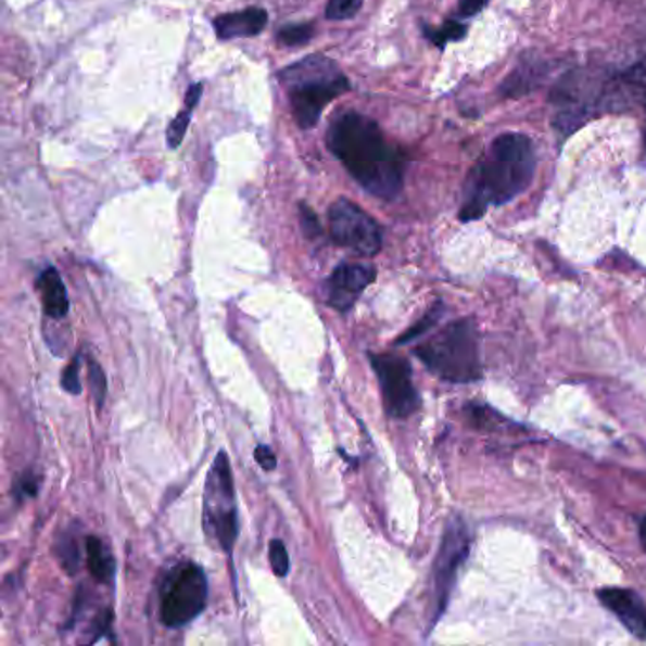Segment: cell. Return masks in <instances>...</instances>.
Masks as SVG:
<instances>
[{
  "mask_svg": "<svg viewBox=\"0 0 646 646\" xmlns=\"http://www.w3.org/2000/svg\"><path fill=\"white\" fill-rule=\"evenodd\" d=\"M468 550H470V533H468L467 523L461 518H452L444 531L439 557L434 563V601H436L434 620H439L440 615L446 609L447 599L457 579V571L465 563Z\"/></svg>",
  "mask_w": 646,
  "mask_h": 646,
  "instance_id": "9",
  "label": "cell"
},
{
  "mask_svg": "<svg viewBox=\"0 0 646 646\" xmlns=\"http://www.w3.org/2000/svg\"><path fill=\"white\" fill-rule=\"evenodd\" d=\"M203 523L208 536L226 554H231L238 539V508L231 474L230 459L220 452L208 470L203 503Z\"/></svg>",
  "mask_w": 646,
  "mask_h": 646,
  "instance_id": "5",
  "label": "cell"
},
{
  "mask_svg": "<svg viewBox=\"0 0 646 646\" xmlns=\"http://www.w3.org/2000/svg\"><path fill=\"white\" fill-rule=\"evenodd\" d=\"M330 233L338 245L363 256H373L383 245V231L379 224L350 200H338L328 211Z\"/></svg>",
  "mask_w": 646,
  "mask_h": 646,
  "instance_id": "7",
  "label": "cell"
},
{
  "mask_svg": "<svg viewBox=\"0 0 646 646\" xmlns=\"http://www.w3.org/2000/svg\"><path fill=\"white\" fill-rule=\"evenodd\" d=\"M300 218H302V230L307 238H317L320 236L319 218L315 216L312 208L307 205H300Z\"/></svg>",
  "mask_w": 646,
  "mask_h": 646,
  "instance_id": "26",
  "label": "cell"
},
{
  "mask_svg": "<svg viewBox=\"0 0 646 646\" xmlns=\"http://www.w3.org/2000/svg\"><path fill=\"white\" fill-rule=\"evenodd\" d=\"M376 279V269L366 264H342L325 282L328 305L347 312Z\"/></svg>",
  "mask_w": 646,
  "mask_h": 646,
  "instance_id": "10",
  "label": "cell"
},
{
  "mask_svg": "<svg viewBox=\"0 0 646 646\" xmlns=\"http://www.w3.org/2000/svg\"><path fill=\"white\" fill-rule=\"evenodd\" d=\"M622 84H624V90L628 91V96H632L633 99H639V101L646 103V60L641 61L637 67H633L622 78Z\"/></svg>",
  "mask_w": 646,
  "mask_h": 646,
  "instance_id": "16",
  "label": "cell"
},
{
  "mask_svg": "<svg viewBox=\"0 0 646 646\" xmlns=\"http://www.w3.org/2000/svg\"><path fill=\"white\" fill-rule=\"evenodd\" d=\"M88 370H90V383L91 389H93V396H96L97 408H101L104 396H106V376H104L103 368L91 358L90 363H88Z\"/></svg>",
  "mask_w": 646,
  "mask_h": 646,
  "instance_id": "22",
  "label": "cell"
},
{
  "mask_svg": "<svg viewBox=\"0 0 646 646\" xmlns=\"http://www.w3.org/2000/svg\"><path fill=\"white\" fill-rule=\"evenodd\" d=\"M86 552H88V567H90L91 577L101 584L111 582L114 577V559L106 552L103 543L97 536H90L86 541Z\"/></svg>",
  "mask_w": 646,
  "mask_h": 646,
  "instance_id": "14",
  "label": "cell"
},
{
  "mask_svg": "<svg viewBox=\"0 0 646 646\" xmlns=\"http://www.w3.org/2000/svg\"><path fill=\"white\" fill-rule=\"evenodd\" d=\"M639 535H641V543H643V548H645V550H646V518H645V520L641 521Z\"/></svg>",
  "mask_w": 646,
  "mask_h": 646,
  "instance_id": "30",
  "label": "cell"
},
{
  "mask_svg": "<svg viewBox=\"0 0 646 646\" xmlns=\"http://www.w3.org/2000/svg\"><path fill=\"white\" fill-rule=\"evenodd\" d=\"M207 577L195 563H180L165 577L160 590V617L167 628H182L207 605Z\"/></svg>",
  "mask_w": 646,
  "mask_h": 646,
  "instance_id": "6",
  "label": "cell"
},
{
  "mask_svg": "<svg viewBox=\"0 0 646 646\" xmlns=\"http://www.w3.org/2000/svg\"><path fill=\"white\" fill-rule=\"evenodd\" d=\"M61 385L71 394L83 393V385H80V358L76 357L71 365L65 368Z\"/></svg>",
  "mask_w": 646,
  "mask_h": 646,
  "instance_id": "25",
  "label": "cell"
},
{
  "mask_svg": "<svg viewBox=\"0 0 646 646\" xmlns=\"http://www.w3.org/2000/svg\"><path fill=\"white\" fill-rule=\"evenodd\" d=\"M371 368L378 376L381 398L387 414L404 419L419 408V393L411 378V366L398 355H370Z\"/></svg>",
  "mask_w": 646,
  "mask_h": 646,
  "instance_id": "8",
  "label": "cell"
},
{
  "mask_svg": "<svg viewBox=\"0 0 646 646\" xmlns=\"http://www.w3.org/2000/svg\"><path fill=\"white\" fill-rule=\"evenodd\" d=\"M60 559L61 565L71 574L78 569L80 556H78V546H76L75 539H63V541H60Z\"/></svg>",
  "mask_w": 646,
  "mask_h": 646,
  "instance_id": "23",
  "label": "cell"
},
{
  "mask_svg": "<svg viewBox=\"0 0 646 646\" xmlns=\"http://www.w3.org/2000/svg\"><path fill=\"white\" fill-rule=\"evenodd\" d=\"M38 487H40V478L33 474V472L29 470V472H25V474L20 476V478L15 480L14 497H35V495L38 493Z\"/></svg>",
  "mask_w": 646,
  "mask_h": 646,
  "instance_id": "24",
  "label": "cell"
},
{
  "mask_svg": "<svg viewBox=\"0 0 646 646\" xmlns=\"http://www.w3.org/2000/svg\"><path fill=\"white\" fill-rule=\"evenodd\" d=\"M192 112L193 109L185 106V111H180L179 114H177V118L173 119L169 127H167L165 137H167L169 149H179L180 142L185 139L186 131H188V127H190V122H192Z\"/></svg>",
  "mask_w": 646,
  "mask_h": 646,
  "instance_id": "17",
  "label": "cell"
},
{
  "mask_svg": "<svg viewBox=\"0 0 646 646\" xmlns=\"http://www.w3.org/2000/svg\"><path fill=\"white\" fill-rule=\"evenodd\" d=\"M254 457H256V461H258V465H261L264 470H274V468L277 467L276 455H274V452H271L268 446L256 447Z\"/></svg>",
  "mask_w": 646,
  "mask_h": 646,
  "instance_id": "27",
  "label": "cell"
},
{
  "mask_svg": "<svg viewBox=\"0 0 646 646\" xmlns=\"http://www.w3.org/2000/svg\"><path fill=\"white\" fill-rule=\"evenodd\" d=\"M328 147L366 192L394 200L404 186V162L373 119L345 112L328 127Z\"/></svg>",
  "mask_w": 646,
  "mask_h": 646,
  "instance_id": "1",
  "label": "cell"
},
{
  "mask_svg": "<svg viewBox=\"0 0 646 646\" xmlns=\"http://www.w3.org/2000/svg\"><path fill=\"white\" fill-rule=\"evenodd\" d=\"M490 0H461L459 4V14L463 17H472V15L482 12L483 8L487 7Z\"/></svg>",
  "mask_w": 646,
  "mask_h": 646,
  "instance_id": "28",
  "label": "cell"
},
{
  "mask_svg": "<svg viewBox=\"0 0 646 646\" xmlns=\"http://www.w3.org/2000/svg\"><path fill=\"white\" fill-rule=\"evenodd\" d=\"M201 93H203V84H192L188 91H186L185 97V106H190V109H195L198 103H200Z\"/></svg>",
  "mask_w": 646,
  "mask_h": 646,
  "instance_id": "29",
  "label": "cell"
},
{
  "mask_svg": "<svg viewBox=\"0 0 646 646\" xmlns=\"http://www.w3.org/2000/svg\"><path fill=\"white\" fill-rule=\"evenodd\" d=\"M37 284L46 315L52 319H63L68 313V296L58 269L46 268L38 277Z\"/></svg>",
  "mask_w": 646,
  "mask_h": 646,
  "instance_id": "13",
  "label": "cell"
},
{
  "mask_svg": "<svg viewBox=\"0 0 646 646\" xmlns=\"http://www.w3.org/2000/svg\"><path fill=\"white\" fill-rule=\"evenodd\" d=\"M440 315H442V305L439 304L436 307H432L431 312L427 313L423 319L419 320L417 325L409 328L408 332L398 340V343L411 342V340H416L419 335L425 334L429 328L434 327L439 322Z\"/></svg>",
  "mask_w": 646,
  "mask_h": 646,
  "instance_id": "21",
  "label": "cell"
},
{
  "mask_svg": "<svg viewBox=\"0 0 646 646\" xmlns=\"http://www.w3.org/2000/svg\"><path fill=\"white\" fill-rule=\"evenodd\" d=\"M365 0H328L327 17L328 20H351L360 12Z\"/></svg>",
  "mask_w": 646,
  "mask_h": 646,
  "instance_id": "19",
  "label": "cell"
},
{
  "mask_svg": "<svg viewBox=\"0 0 646 646\" xmlns=\"http://www.w3.org/2000/svg\"><path fill=\"white\" fill-rule=\"evenodd\" d=\"M535 147L521 134L498 135L470 173L461 207L463 223L483 216L493 205H503L528 190L535 175Z\"/></svg>",
  "mask_w": 646,
  "mask_h": 646,
  "instance_id": "2",
  "label": "cell"
},
{
  "mask_svg": "<svg viewBox=\"0 0 646 646\" xmlns=\"http://www.w3.org/2000/svg\"><path fill=\"white\" fill-rule=\"evenodd\" d=\"M597 597L628 632L639 639H646V603L639 595L625 587H605Z\"/></svg>",
  "mask_w": 646,
  "mask_h": 646,
  "instance_id": "11",
  "label": "cell"
},
{
  "mask_svg": "<svg viewBox=\"0 0 646 646\" xmlns=\"http://www.w3.org/2000/svg\"><path fill=\"white\" fill-rule=\"evenodd\" d=\"M269 563L274 567L277 577H287L289 574L290 557L282 541H271V544H269Z\"/></svg>",
  "mask_w": 646,
  "mask_h": 646,
  "instance_id": "20",
  "label": "cell"
},
{
  "mask_svg": "<svg viewBox=\"0 0 646 646\" xmlns=\"http://www.w3.org/2000/svg\"><path fill=\"white\" fill-rule=\"evenodd\" d=\"M213 25L220 40L256 37L268 25V12L264 8H246L241 12L218 15Z\"/></svg>",
  "mask_w": 646,
  "mask_h": 646,
  "instance_id": "12",
  "label": "cell"
},
{
  "mask_svg": "<svg viewBox=\"0 0 646 646\" xmlns=\"http://www.w3.org/2000/svg\"><path fill=\"white\" fill-rule=\"evenodd\" d=\"M313 38V27L309 23H297V25H289V27H282L277 33V42L282 46H305Z\"/></svg>",
  "mask_w": 646,
  "mask_h": 646,
  "instance_id": "15",
  "label": "cell"
},
{
  "mask_svg": "<svg viewBox=\"0 0 646 646\" xmlns=\"http://www.w3.org/2000/svg\"><path fill=\"white\" fill-rule=\"evenodd\" d=\"M465 25L457 22H447L440 27V29H425V35L431 38V42L444 48L447 42H454V40H461L465 37Z\"/></svg>",
  "mask_w": 646,
  "mask_h": 646,
  "instance_id": "18",
  "label": "cell"
},
{
  "mask_svg": "<svg viewBox=\"0 0 646 646\" xmlns=\"http://www.w3.org/2000/svg\"><path fill=\"white\" fill-rule=\"evenodd\" d=\"M416 355L429 370L452 383H472L482 378L478 330L474 320H455L419 345Z\"/></svg>",
  "mask_w": 646,
  "mask_h": 646,
  "instance_id": "4",
  "label": "cell"
},
{
  "mask_svg": "<svg viewBox=\"0 0 646 646\" xmlns=\"http://www.w3.org/2000/svg\"><path fill=\"white\" fill-rule=\"evenodd\" d=\"M279 80L287 88L292 116L302 129L317 126L328 104L351 90L347 76L343 75L335 61L325 55H309L282 68Z\"/></svg>",
  "mask_w": 646,
  "mask_h": 646,
  "instance_id": "3",
  "label": "cell"
}]
</instances>
